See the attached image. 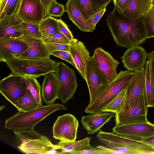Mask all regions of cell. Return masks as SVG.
<instances>
[{"mask_svg": "<svg viewBox=\"0 0 154 154\" xmlns=\"http://www.w3.org/2000/svg\"><path fill=\"white\" fill-rule=\"evenodd\" d=\"M8 0H0V15L3 12Z\"/></svg>", "mask_w": 154, "mask_h": 154, "instance_id": "48", "label": "cell"}, {"mask_svg": "<svg viewBox=\"0 0 154 154\" xmlns=\"http://www.w3.org/2000/svg\"><path fill=\"white\" fill-rule=\"evenodd\" d=\"M50 55L52 53L57 51H64L69 52V44H61L55 43H45Z\"/></svg>", "mask_w": 154, "mask_h": 154, "instance_id": "39", "label": "cell"}, {"mask_svg": "<svg viewBox=\"0 0 154 154\" xmlns=\"http://www.w3.org/2000/svg\"><path fill=\"white\" fill-rule=\"evenodd\" d=\"M148 13L153 15H154V6H152L151 8Z\"/></svg>", "mask_w": 154, "mask_h": 154, "instance_id": "49", "label": "cell"}, {"mask_svg": "<svg viewBox=\"0 0 154 154\" xmlns=\"http://www.w3.org/2000/svg\"><path fill=\"white\" fill-rule=\"evenodd\" d=\"M140 142L144 145L154 148V135L143 139Z\"/></svg>", "mask_w": 154, "mask_h": 154, "instance_id": "44", "label": "cell"}, {"mask_svg": "<svg viewBox=\"0 0 154 154\" xmlns=\"http://www.w3.org/2000/svg\"><path fill=\"white\" fill-rule=\"evenodd\" d=\"M148 60L144 67L145 72V92L147 106H154V88L152 83L150 72V58L148 57Z\"/></svg>", "mask_w": 154, "mask_h": 154, "instance_id": "25", "label": "cell"}, {"mask_svg": "<svg viewBox=\"0 0 154 154\" xmlns=\"http://www.w3.org/2000/svg\"><path fill=\"white\" fill-rule=\"evenodd\" d=\"M85 81L90 96L89 104L92 103L98 97L109 83L99 71L92 57L87 62Z\"/></svg>", "mask_w": 154, "mask_h": 154, "instance_id": "8", "label": "cell"}, {"mask_svg": "<svg viewBox=\"0 0 154 154\" xmlns=\"http://www.w3.org/2000/svg\"><path fill=\"white\" fill-rule=\"evenodd\" d=\"M115 114L110 112L91 113L82 117L81 123L88 134L96 133L103 125L110 121Z\"/></svg>", "mask_w": 154, "mask_h": 154, "instance_id": "21", "label": "cell"}, {"mask_svg": "<svg viewBox=\"0 0 154 154\" xmlns=\"http://www.w3.org/2000/svg\"><path fill=\"white\" fill-rule=\"evenodd\" d=\"M147 38L154 37V15L148 13L142 19Z\"/></svg>", "mask_w": 154, "mask_h": 154, "instance_id": "36", "label": "cell"}, {"mask_svg": "<svg viewBox=\"0 0 154 154\" xmlns=\"http://www.w3.org/2000/svg\"><path fill=\"white\" fill-rule=\"evenodd\" d=\"M20 38L28 42L29 47L22 54L19 58L30 60H41L50 58L51 55L45 44L42 40L23 35Z\"/></svg>", "mask_w": 154, "mask_h": 154, "instance_id": "20", "label": "cell"}, {"mask_svg": "<svg viewBox=\"0 0 154 154\" xmlns=\"http://www.w3.org/2000/svg\"><path fill=\"white\" fill-rule=\"evenodd\" d=\"M111 0H97V5L101 10L106 8Z\"/></svg>", "mask_w": 154, "mask_h": 154, "instance_id": "46", "label": "cell"}, {"mask_svg": "<svg viewBox=\"0 0 154 154\" xmlns=\"http://www.w3.org/2000/svg\"><path fill=\"white\" fill-rule=\"evenodd\" d=\"M11 74L38 78L55 72L57 63L50 58L41 60L14 58L5 62Z\"/></svg>", "mask_w": 154, "mask_h": 154, "instance_id": "3", "label": "cell"}, {"mask_svg": "<svg viewBox=\"0 0 154 154\" xmlns=\"http://www.w3.org/2000/svg\"><path fill=\"white\" fill-rule=\"evenodd\" d=\"M22 26L23 32V35L42 39V35L39 29V24L23 22Z\"/></svg>", "mask_w": 154, "mask_h": 154, "instance_id": "33", "label": "cell"}, {"mask_svg": "<svg viewBox=\"0 0 154 154\" xmlns=\"http://www.w3.org/2000/svg\"></svg>", "mask_w": 154, "mask_h": 154, "instance_id": "52", "label": "cell"}, {"mask_svg": "<svg viewBox=\"0 0 154 154\" xmlns=\"http://www.w3.org/2000/svg\"><path fill=\"white\" fill-rule=\"evenodd\" d=\"M14 106L20 112L27 111L39 106L28 89L26 94L18 101Z\"/></svg>", "mask_w": 154, "mask_h": 154, "instance_id": "28", "label": "cell"}, {"mask_svg": "<svg viewBox=\"0 0 154 154\" xmlns=\"http://www.w3.org/2000/svg\"><path fill=\"white\" fill-rule=\"evenodd\" d=\"M109 154L105 149L96 147H95L90 144L85 145L76 148L69 154Z\"/></svg>", "mask_w": 154, "mask_h": 154, "instance_id": "34", "label": "cell"}, {"mask_svg": "<svg viewBox=\"0 0 154 154\" xmlns=\"http://www.w3.org/2000/svg\"><path fill=\"white\" fill-rule=\"evenodd\" d=\"M152 6H154V0H152Z\"/></svg>", "mask_w": 154, "mask_h": 154, "instance_id": "51", "label": "cell"}, {"mask_svg": "<svg viewBox=\"0 0 154 154\" xmlns=\"http://www.w3.org/2000/svg\"><path fill=\"white\" fill-rule=\"evenodd\" d=\"M100 142L107 147L117 150L119 154H142L145 146L113 132H106L100 130L97 135Z\"/></svg>", "mask_w": 154, "mask_h": 154, "instance_id": "5", "label": "cell"}, {"mask_svg": "<svg viewBox=\"0 0 154 154\" xmlns=\"http://www.w3.org/2000/svg\"><path fill=\"white\" fill-rule=\"evenodd\" d=\"M45 43H55L69 44L71 41L65 35L59 32L43 40Z\"/></svg>", "mask_w": 154, "mask_h": 154, "instance_id": "37", "label": "cell"}, {"mask_svg": "<svg viewBox=\"0 0 154 154\" xmlns=\"http://www.w3.org/2000/svg\"><path fill=\"white\" fill-rule=\"evenodd\" d=\"M69 53L75 64L76 68L85 81L87 62L91 57L89 51L82 42L73 38L69 44Z\"/></svg>", "mask_w": 154, "mask_h": 154, "instance_id": "18", "label": "cell"}, {"mask_svg": "<svg viewBox=\"0 0 154 154\" xmlns=\"http://www.w3.org/2000/svg\"><path fill=\"white\" fill-rule=\"evenodd\" d=\"M78 126L79 122L73 115L68 113L59 116L53 127V137L60 141H75Z\"/></svg>", "mask_w": 154, "mask_h": 154, "instance_id": "10", "label": "cell"}, {"mask_svg": "<svg viewBox=\"0 0 154 154\" xmlns=\"http://www.w3.org/2000/svg\"><path fill=\"white\" fill-rule=\"evenodd\" d=\"M66 11L72 22L82 31L92 32L95 29L86 20L77 8L74 0H68L66 5Z\"/></svg>", "mask_w": 154, "mask_h": 154, "instance_id": "23", "label": "cell"}, {"mask_svg": "<svg viewBox=\"0 0 154 154\" xmlns=\"http://www.w3.org/2000/svg\"><path fill=\"white\" fill-rule=\"evenodd\" d=\"M93 58L97 67L101 73L109 82L117 76V69L119 62L108 52L99 47L94 51Z\"/></svg>", "mask_w": 154, "mask_h": 154, "instance_id": "13", "label": "cell"}, {"mask_svg": "<svg viewBox=\"0 0 154 154\" xmlns=\"http://www.w3.org/2000/svg\"><path fill=\"white\" fill-rule=\"evenodd\" d=\"M17 16L23 22L38 24L46 17L40 0H22Z\"/></svg>", "mask_w": 154, "mask_h": 154, "instance_id": "14", "label": "cell"}, {"mask_svg": "<svg viewBox=\"0 0 154 154\" xmlns=\"http://www.w3.org/2000/svg\"><path fill=\"white\" fill-rule=\"evenodd\" d=\"M129 0H113L115 7L120 13H122L126 9Z\"/></svg>", "mask_w": 154, "mask_h": 154, "instance_id": "42", "label": "cell"}, {"mask_svg": "<svg viewBox=\"0 0 154 154\" xmlns=\"http://www.w3.org/2000/svg\"><path fill=\"white\" fill-rule=\"evenodd\" d=\"M41 96L47 104L54 103L57 99H59L58 82L54 72H50L45 75Z\"/></svg>", "mask_w": 154, "mask_h": 154, "instance_id": "22", "label": "cell"}, {"mask_svg": "<svg viewBox=\"0 0 154 154\" xmlns=\"http://www.w3.org/2000/svg\"><path fill=\"white\" fill-rule=\"evenodd\" d=\"M22 152L26 154H60V149L57 145H54L46 136L40 137L21 144L18 147Z\"/></svg>", "mask_w": 154, "mask_h": 154, "instance_id": "16", "label": "cell"}, {"mask_svg": "<svg viewBox=\"0 0 154 154\" xmlns=\"http://www.w3.org/2000/svg\"><path fill=\"white\" fill-rule=\"evenodd\" d=\"M60 31L65 35L70 41L73 38L72 35L66 24L61 19H57Z\"/></svg>", "mask_w": 154, "mask_h": 154, "instance_id": "41", "label": "cell"}, {"mask_svg": "<svg viewBox=\"0 0 154 154\" xmlns=\"http://www.w3.org/2000/svg\"><path fill=\"white\" fill-rule=\"evenodd\" d=\"M150 58V72L151 79L154 88V61L152 58L148 55Z\"/></svg>", "mask_w": 154, "mask_h": 154, "instance_id": "47", "label": "cell"}, {"mask_svg": "<svg viewBox=\"0 0 154 154\" xmlns=\"http://www.w3.org/2000/svg\"><path fill=\"white\" fill-rule=\"evenodd\" d=\"M145 96L125 110L115 114V126L128 124L148 122V108Z\"/></svg>", "mask_w": 154, "mask_h": 154, "instance_id": "9", "label": "cell"}, {"mask_svg": "<svg viewBox=\"0 0 154 154\" xmlns=\"http://www.w3.org/2000/svg\"><path fill=\"white\" fill-rule=\"evenodd\" d=\"M148 55L150 56L154 61V51L148 54Z\"/></svg>", "mask_w": 154, "mask_h": 154, "instance_id": "50", "label": "cell"}, {"mask_svg": "<svg viewBox=\"0 0 154 154\" xmlns=\"http://www.w3.org/2000/svg\"><path fill=\"white\" fill-rule=\"evenodd\" d=\"M134 75V72L128 70L120 71L99 97L92 103L88 104L85 112L91 113L102 112L103 109L127 87Z\"/></svg>", "mask_w": 154, "mask_h": 154, "instance_id": "4", "label": "cell"}, {"mask_svg": "<svg viewBox=\"0 0 154 154\" xmlns=\"http://www.w3.org/2000/svg\"><path fill=\"white\" fill-rule=\"evenodd\" d=\"M91 138L87 137L83 139L73 141H60L57 145L59 146L61 151L60 154H69L70 152L76 148L82 146L90 144Z\"/></svg>", "mask_w": 154, "mask_h": 154, "instance_id": "30", "label": "cell"}, {"mask_svg": "<svg viewBox=\"0 0 154 154\" xmlns=\"http://www.w3.org/2000/svg\"><path fill=\"white\" fill-rule=\"evenodd\" d=\"M77 8L86 19L91 17L101 10L97 0H74Z\"/></svg>", "mask_w": 154, "mask_h": 154, "instance_id": "27", "label": "cell"}, {"mask_svg": "<svg viewBox=\"0 0 154 154\" xmlns=\"http://www.w3.org/2000/svg\"><path fill=\"white\" fill-rule=\"evenodd\" d=\"M148 57L145 50L137 45L128 48L121 58L125 68L134 72L144 67Z\"/></svg>", "mask_w": 154, "mask_h": 154, "instance_id": "17", "label": "cell"}, {"mask_svg": "<svg viewBox=\"0 0 154 154\" xmlns=\"http://www.w3.org/2000/svg\"><path fill=\"white\" fill-rule=\"evenodd\" d=\"M127 88L122 90L103 109L102 112H110L116 113L121 110L125 99Z\"/></svg>", "mask_w": 154, "mask_h": 154, "instance_id": "29", "label": "cell"}, {"mask_svg": "<svg viewBox=\"0 0 154 154\" xmlns=\"http://www.w3.org/2000/svg\"><path fill=\"white\" fill-rule=\"evenodd\" d=\"M142 19L128 18L115 7L109 13L106 18L107 24L117 45L128 48L145 42L147 34Z\"/></svg>", "mask_w": 154, "mask_h": 154, "instance_id": "1", "label": "cell"}, {"mask_svg": "<svg viewBox=\"0 0 154 154\" xmlns=\"http://www.w3.org/2000/svg\"><path fill=\"white\" fill-rule=\"evenodd\" d=\"M29 47L28 43L20 37L0 38V61L19 58Z\"/></svg>", "mask_w": 154, "mask_h": 154, "instance_id": "15", "label": "cell"}, {"mask_svg": "<svg viewBox=\"0 0 154 154\" xmlns=\"http://www.w3.org/2000/svg\"><path fill=\"white\" fill-rule=\"evenodd\" d=\"M22 0H8L0 18L7 15H17Z\"/></svg>", "mask_w": 154, "mask_h": 154, "instance_id": "35", "label": "cell"}, {"mask_svg": "<svg viewBox=\"0 0 154 154\" xmlns=\"http://www.w3.org/2000/svg\"><path fill=\"white\" fill-rule=\"evenodd\" d=\"M106 10V8L101 10L88 19L94 27L95 28L96 25L103 15Z\"/></svg>", "mask_w": 154, "mask_h": 154, "instance_id": "43", "label": "cell"}, {"mask_svg": "<svg viewBox=\"0 0 154 154\" xmlns=\"http://www.w3.org/2000/svg\"><path fill=\"white\" fill-rule=\"evenodd\" d=\"M39 27L42 40L60 32L57 19L51 16L43 19L39 23Z\"/></svg>", "mask_w": 154, "mask_h": 154, "instance_id": "26", "label": "cell"}, {"mask_svg": "<svg viewBox=\"0 0 154 154\" xmlns=\"http://www.w3.org/2000/svg\"><path fill=\"white\" fill-rule=\"evenodd\" d=\"M58 82L59 99L65 103L73 98L78 85L75 73L61 61L57 63L54 72Z\"/></svg>", "mask_w": 154, "mask_h": 154, "instance_id": "6", "label": "cell"}, {"mask_svg": "<svg viewBox=\"0 0 154 154\" xmlns=\"http://www.w3.org/2000/svg\"><path fill=\"white\" fill-rule=\"evenodd\" d=\"M23 21L17 15H7L0 18V38H17L23 35Z\"/></svg>", "mask_w": 154, "mask_h": 154, "instance_id": "19", "label": "cell"}, {"mask_svg": "<svg viewBox=\"0 0 154 154\" xmlns=\"http://www.w3.org/2000/svg\"><path fill=\"white\" fill-rule=\"evenodd\" d=\"M134 72V75L127 87L125 99L121 111L137 102L142 97H146L144 67Z\"/></svg>", "mask_w": 154, "mask_h": 154, "instance_id": "12", "label": "cell"}, {"mask_svg": "<svg viewBox=\"0 0 154 154\" xmlns=\"http://www.w3.org/2000/svg\"><path fill=\"white\" fill-rule=\"evenodd\" d=\"M112 132L129 139L140 142L154 135V124L149 121L115 126Z\"/></svg>", "mask_w": 154, "mask_h": 154, "instance_id": "11", "label": "cell"}, {"mask_svg": "<svg viewBox=\"0 0 154 154\" xmlns=\"http://www.w3.org/2000/svg\"><path fill=\"white\" fill-rule=\"evenodd\" d=\"M66 109V107L63 104L53 103L39 106L26 112H19L6 120L5 127L13 131L33 128L54 112Z\"/></svg>", "mask_w": 154, "mask_h": 154, "instance_id": "2", "label": "cell"}, {"mask_svg": "<svg viewBox=\"0 0 154 154\" xmlns=\"http://www.w3.org/2000/svg\"><path fill=\"white\" fill-rule=\"evenodd\" d=\"M21 143L38 138L43 135L36 132L34 128L14 131Z\"/></svg>", "mask_w": 154, "mask_h": 154, "instance_id": "32", "label": "cell"}, {"mask_svg": "<svg viewBox=\"0 0 154 154\" xmlns=\"http://www.w3.org/2000/svg\"><path fill=\"white\" fill-rule=\"evenodd\" d=\"M45 9L46 17L48 16V10L51 5L54 2H57L56 0H40Z\"/></svg>", "mask_w": 154, "mask_h": 154, "instance_id": "45", "label": "cell"}, {"mask_svg": "<svg viewBox=\"0 0 154 154\" xmlns=\"http://www.w3.org/2000/svg\"><path fill=\"white\" fill-rule=\"evenodd\" d=\"M26 81L28 89L30 91L37 102L39 106H42L43 102L41 93V86L36 78L32 76H26Z\"/></svg>", "mask_w": 154, "mask_h": 154, "instance_id": "31", "label": "cell"}, {"mask_svg": "<svg viewBox=\"0 0 154 154\" xmlns=\"http://www.w3.org/2000/svg\"><path fill=\"white\" fill-rule=\"evenodd\" d=\"M26 76L11 74L0 82V92L14 106L23 96L28 89Z\"/></svg>", "mask_w": 154, "mask_h": 154, "instance_id": "7", "label": "cell"}, {"mask_svg": "<svg viewBox=\"0 0 154 154\" xmlns=\"http://www.w3.org/2000/svg\"><path fill=\"white\" fill-rule=\"evenodd\" d=\"M51 55L66 61L76 68L75 64L69 52L64 51H55L52 53Z\"/></svg>", "mask_w": 154, "mask_h": 154, "instance_id": "40", "label": "cell"}, {"mask_svg": "<svg viewBox=\"0 0 154 154\" xmlns=\"http://www.w3.org/2000/svg\"><path fill=\"white\" fill-rule=\"evenodd\" d=\"M152 6V0H129L122 14L131 19H140L148 12Z\"/></svg>", "mask_w": 154, "mask_h": 154, "instance_id": "24", "label": "cell"}, {"mask_svg": "<svg viewBox=\"0 0 154 154\" xmlns=\"http://www.w3.org/2000/svg\"><path fill=\"white\" fill-rule=\"evenodd\" d=\"M65 11L64 6L56 2L53 3L49 9L48 16L61 17Z\"/></svg>", "mask_w": 154, "mask_h": 154, "instance_id": "38", "label": "cell"}]
</instances>
